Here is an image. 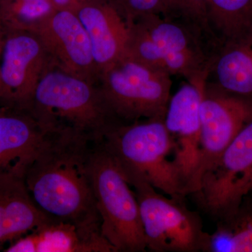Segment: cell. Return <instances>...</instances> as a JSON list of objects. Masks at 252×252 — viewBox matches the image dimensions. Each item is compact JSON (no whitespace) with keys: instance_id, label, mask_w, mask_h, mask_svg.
Here are the masks:
<instances>
[{"instance_id":"obj_1","label":"cell","mask_w":252,"mask_h":252,"mask_svg":"<svg viewBox=\"0 0 252 252\" xmlns=\"http://www.w3.org/2000/svg\"><path fill=\"white\" fill-rule=\"evenodd\" d=\"M94 143L69 132L50 131L28 167V193L50 220L100 229L89 174Z\"/></svg>"},{"instance_id":"obj_2","label":"cell","mask_w":252,"mask_h":252,"mask_svg":"<svg viewBox=\"0 0 252 252\" xmlns=\"http://www.w3.org/2000/svg\"><path fill=\"white\" fill-rule=\"evenodd\" d=\"M27 110L48 130L70 132L95 143L123 124L98 84L54 66L41 78Z\"/></svg>"},{"instance_id":"obj_3","label":"cell","mask_w":252,"mask_h":252,"mask_svg":"<svg viewBox=\"0 0 252 252\" xmlns=\"http://www.w3.org/2000/svg\"><path fill=\"white\" fill-rule=\"evenodd\" d=\"M89 174L104 238L116 252H145L147 244L135 192L103 141L94 144Z\"/></svg>"},{"instance_id":"obj_4","label":"cell","mask_w":252,"mask_h":252,"mask_svg":"<svg viewBox=\"0 0 252 252\" xmlns=\"http://www.w3.org/2000/svg\"><path fill=\"white\" fill-rule=\"evenodd\" d=\"M103 142L121 166L139 174L157 190L178 200L188 196L164 120L122 124L111 131Z\"/></svg>"},{"instance_id":"obj_5","label":"cell","mask_w":252,"mask_h":252,"mask_svg":"<svg viewBox=\"0 0 252 252\" xmlns=\"http://www.w3.org/2000/svg\"><path fill=\"white\" fill-rule=\"evenodd\" d=\"M138 203L147 249L153 252H210V233L185 200L166 197L142 176L122 167Z\"/></svg>"},{"instance_id":"obj_6","label":"cell","mask_w":252,"mask_h":252,"mask_svg":"<svg viewBox=\"0 0 252 252\" xmlns=\"http://www.w3.org/2000/svg\"><path fill=\"white\" fill-rule=\"evenodd\" d=\"M135 21L150 37L159 69L196 85L207 82L222 46L216 38L175 16L150 15Z\"/></svg>"},{"instance_id":"obj_7","label":"cell","mask_w":252,"mask_h":252,"mask_svg":"<svg viewBox=\"0 0 252 252\" xmlns=\"http://www.w3.org/2000/svg\"><path fill=\"white\" fill-rule=\"evenodd\" d=\"M172 84L170 74L126 56L101 73L97 82L109 108L123 124L164 120Z\"/></svg>"},{"instance_id":"obj_8","label":"cell","mask_w":252,"mask_h":252,"mask_svg":"<svg viewBox=\"0 0 252 252\" xmlns=\"http://www.w3.org/2000/svg\"><path fill=\"white\" fill-rule=\"evenodd\" d=\"M252 172V120L244 126L213 166L205 172L192 196L218 221L234 211Z\"/></svg>"},{"instance_id":"obj_9","label":"cell","mask_w":252,"mask_h":252,"mask_svg":"<svg viewBox=\"0 0 252 252\" xmlns=\"http://www.w3.org/2000/svg\"><path fill=\"white\" fill-rule=\"evenodd\" d=\"M251 120L252 99L229 94L207 80L200 104V158L190 195L196 191L205 172Z\"/></svg>"},{"instance_id":"obj_10","label":"cell","mask_w":252,"mask_h":252,"mask_svg":"<svg viewBox=\"0 0 252 252\" xmlns=\"http://www.w3.org/2000/svg\"><path fill=\"white\" fill-rule=\"evenodd\" d=\"M53 66L34 33L6 31L0 58V104L27 109L38 83Z\"/></svg>"},{"instance_id":"obj_11","label":"cell","mask_w":252,"mask_h":252,"mask_svg":"<svg viewBox=\"0 0 252 252\" xmlns=\"http://www.w3.org/2000/svg\"><path fill=\"white\" fill-rule=\"evenodd\" d=\"M30 31L41 41L54 67L97 84L90 40L74 11L56 9Z\"/></svg>"},{"instance_id":"obj_12","label":"cell","mask_w":252,"mask_h":252,"mask_svg":"<svg viewBox=\"0 0 252 252\" xmlns=\"http://www.w3.org/2000/svg\"><path fill=\"white\" fill-rule=\"evenodd\" d=\"M205 84L199 86L187 81L181 86L170 97L164 119L173 142L174 159L185 181L187 195L191 192L200 158V104Z\"/></svg>"},{"instance_id":"obj_13","label":"cell","mask_w":252,"mask_h":252,"mask_svg":"<svg viewBox=\"0 0 252 252\" xmlns=\"http://www.w3.org/2000/svg\"><path fill=\"white\" fill-rule=\"evenodd\" d=\"M49 131L27 109L0 112V177L24 179Z\"/></svg>"},{"instance_id":"obj_14","label":"cell","mask_w":252,"mask_h":252,"mask_svg":"<svg viewBox=\"0 0 252 252\" xmlns=\"http://www.w3.org/2000/svg\"><path fill=\"white\" fill-rule=\"evenodd\" d=\"M73 11L87 32L99 77L101 73L125 56L128 25L112 0H93Z\"/></svg>"},{"instance_id":"obj_15","label":"cell","mask_w":252,"mask_h":252,"mask_svg":"<svg viewBox=\"0 0 252 252\" xmlns=\"http://www.w3.org/2000/svg\"><path fill=\"white\" fill-rule=\"evenodd\" d=\"M6 252H116L97 228L48 222L15 240Z\"/></svg>"},{"instance_id":"obj_16","label":"cell","mask_w":252,"mask_h":252,"mask_svg":"<svg viewBox=\"0 0 252 252\" xmlns=\"http://www.w3.org/2000/svg\"><path fill=\"white\" fill-rule=\"evenodd\" d=\"M51 220L32 200L24 179L0 177V250Z\"/></svg>"},{"instance_id":"obj_17","label":"cell","mask_w":252,"mask_h":252,"mask_svg":"<svg viewBox=\"0 0 252 252\" xmlns=\"http://www.w3.org/2000/svg\"><path fill=\"white\" fill-rule=\"evenodd\" d=\"M220 89L252 99V34L223 43L219 50L210 77Z\"/></svg>"},{"instance_id":"obj_18","label":"cell","mask_w":252,"mask_h":252,"mask_svg":"<svg viewBox=\"0 0 252 252\" xmlns=\"http://www.w3.org/2000/svg\"><path fill=\"white\" fill-rule=\"evenodd\" d=\"M217 222L210 234V252H252V191L244 195L234 211Z\"/></svg>"},{"instance_id":"obj_19","label":"cell","mask_w":252,"mask_h":252,"mask_svg":"<svg viewBox=\"0 0 252 252\" xmlns=\"http://www.w3.org/2000/svg\"><path fill=\"white\" fill-rule=\"evenodd\" d=\"M209 26L221 43L252 34V0H207Z\"/></svg>"},{"instance_id":"obj_20","label":"cell","mask_w":252,"mask_h":252,"mask_svg":"<svg viewBox=\"0 0 252 252\" xmlns=\"http://www.w3.org/2000/svg\"><path fill=\"white\" fill-rule=\"evenodd\" d=\"M127 23L150 15L167 16L171 10L172 0H112Z\"/></svg>"},{"instance_id":"obj_21","label":"cell","mask_w":252,"mask_h":252,"mask_svg":"<svg viewBox=\"0 0 252 252\" xmlns=\"http://www.w3.org/2000/svg\"><path fill=\"white\" fill-rule=\"evenodd\" d=\"M167 16L193 23L217 39L209 26L207 0H172L171 10Z\"/></svg>"},{"instance_id":"obj_22","label":"cell","mask_w":252,"mask_h":252,"mask_svg":"<svg viewBox=\"0 0 252 252\" xmlns=\"http://www.w3.org/2000/svg\"><path fill=\"white\" fill-rule=\"evenodd\" d=\"M56 9H69L73 11L78 6L93 0H52Z\"/></svg>"},{"instance_id":"obj_23","label":"cell","mask_w":252,"mask_h":252,"mask_svg":"<svg viewBox=\"0 0 252 252\" xmlns=\"http://www.w3.org/2000/svg\"><path fill=\"white\" fill-rule=\"evenodd\" d=\"M6 30L5 28L1 18H0V58L2 52L3 46H4L5 36H6Z\"/></svg>"},{"instance_id":"obj_24","label":"cell","mask_w":252,"mask_h":252,"mask_svg":"<svg viewBox=\"0 0 252 252\" xmlns=\"http://www.w3.org/2000/svg\"><path fill=\"white\" fill-rule=\"evenodd\" d=\"M252 191V172L251 175H250V177H249V180L248 182H247L246 185H245V189H244L243 190V196L246 194L250 193V192Z\"/></svg>"},{"instance_id":"obj_25","label":"cell","mask_w":252,"mask_h":252,"mask_svg":"<svg viewBox=\"0 0 252 252\" xmlns=\"http://www.w3.org/2000/svg\"><path fill=\"white\" fill-rule=\"evenodd\" d=\"M5 107H4V106L1 105V104H0V112H1V111H2L3 109L5 108Z\"/></svg>"},{"instance_id":"obj_26","label":"cell","mask_w":252,"mask_h":252,"mask_svg":"<svg viewBox=\"0 0 252 252\" xmlns=\"http://www.w3.org/2000/svg\"><path fill=\"white\" fill-rule=\"evenodd\" d=\"M3 1V0H0V1Z\"/></svg>"}]
</instances>
